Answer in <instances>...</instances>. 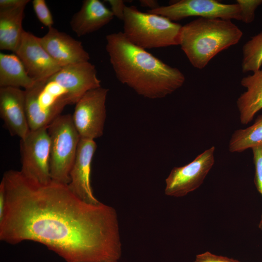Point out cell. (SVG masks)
I'll return each instance as SVG.
<instances>
[{"label": "cell", "mask_w": 262, "mask_h": 262, "mask_svg": "<svg viewBox=\"0 0 262 262\" xmlns=\"http://www.w3.org/2000/svg\"><path fill=\"white\" fill-rule=\"evenodd\" d=\"M5 204L0 218V240L10 245L40 243L66 262L119 261L122 254L116 210L92 204L67 184L51 180L33 184L19 171L2 177Z\"/></svg>", "instance_id": "obj_1"}, {"label": "cell", "mask_w": 262, "mask_h": 262, "mask_svg": "<svg viewBox=\"0 0 262 262\" xmlns=\"http://www.w3.org/2000/svg\"><path fill=\"white\" fill-rule=\"evenodd\" d=\"M106 49L118 80L145 98H160L181 87L184 74L131 43L122 32L106 36Z\"/></svg>", "instance_id": "obj_2"}, {"label": "cell", "mask_w": 262, "mask_h": 262, "mask_svg": "<svg viewBox=\"0 0 262 262\" xmlns=\"http://www.w3.org/2000/svg\"><path fill=\"white\" fill-rule=\"evenodd\" d=\"M242 35L231 20L198 17L182 26L179 45L191 65L201 69L220 52L237 44Z\"/></svg>", "instance_id": "obj_3"}, {"label": "cell", "mask_w": 262, "mask_h": 262, "mask_svg": "<svg viewBox=\"0 0 262 262\" xmlns=\"http://www.w3.org/2000/svg\"><path fill=\"white\" fill-rule=\"evenodd\" d=\"M123 33L134 45L143 49L179 45L182 25L168 18L126 6Z\"/></svg>", "instance_id": "obj_4"}, {"label": "cell", "mask_w": 262, "mask_h": 262, "mask_svg": "<svg viewBox=\"0 0 262 262\" xmlns=\"http://www.w3.org/2000/svg\"><path fill=\"white\" fill-rule=\"evenodd\" d=\"M51 180L68 184L81 140L70 114L60 115L47 127Z\"/></svg>", "instance_id": "obj_5"}, {"label": "cell", "mask_w": 262, "mask_h": 262, "mask_svg": "<svg viewBox=\"0 0 262 262\" xmlns=\"http://www.w3.org/2000/svg\"><path fill=\"white\" fill-rule=\"evenodd\" d=\"M22 176L35 184L44 185L52 180L50 173V139L47 127L30 130L20 139Z\"/></svg>", "instance_id": "obj_6"}, {"label": "cell", "mask_w": 262, "mask_h": 262, "mask_svg": "<svg viewBox=\"0 0 262 262\" xmlns=\"http://www.w3.org/2000/svg\"><path fill=\"white\" fill-rule=\"evenodd\" d=\"M108 91L101 86L91 89L75 104L72 119L81 139L94 140L103 135Z\"/></svg>", "instance_id": "obj_7"}, {"label": "cell", "mask_w": 262, "mask_h": 262, "mask_svg": "<svg viewBox=\"0 0 262 262\" xmlns=\"http://www.w3.org/2000/svg\"><path fill=\"white\" fill-rule=\"evenodd\" d=\"M171 21L189 16L241 20V10L237 3L225 4L216 0H180L166 6L148 10Z\"/></svg>", "instance_id": "obj_8"}, {"label": "cell", "mask_w": 262, "mask_h": 262, "mask_svg": "<svg viewBox=\"0 0 262 262\" xmlns=\"http://www.w3.org/2000/svg\"><path fill=\"white\" fill-rule=\"evenodd\" d=\"M214 151L213 146L187 164L174 167L165 180V194L181 197L198 188L214 164Z\"/></svg>", "instance_id": "obj_9"}, {"label": "cell", "mask_w": 262, "mask_h": 262, "mask_svg": "<svg viewBox=\"0 0 262 262\" xmlns=\"http://www.w3.org/2000/svg\"><path fill=\"white\" fill-rule=\"evenodd\" d=\"M26 113L30 130L47 127L67 105L45 81L35 82L25 90Z\"/></svg>", "instance_id": "obj_10"}, {"label": "cell", "mask_w": 262, "mask_h": 262, "mask_svg": "<svg viewBox=\"0 0 262 262\" xmlns=\"http://www.w3.org/2000/svg\"><path fill=\"white\" fill-rule=\"evenodd\" d=\"M15 54L35 82L47 80L62 68L46 51L39 37L25 30Z\"/></svg>", "instance_id": "obj_11"}, {"label": "cell", "mask_w": 262, "mask_h": 262, "mask_svg": "<svg viewBox=\"0 0 262 262\" xmlns=\"http://www.w3.org/2000/svg\"><path fill=\"white\" fill-rule=\"evenodd\" d=\"M49 78L63 89L71 104H76L87 91L101 86L96 67L89 61L62 67Z\"/></svg>", "instance_id": "obj_12"}, {"label": "cell", "mask_w": 262, "mask_h": 262, "mask_svg": "<svg viewBox=\"0 0 262 262\" xmlns=\"http://www.w3.org/2000/svg\"><path fill=\"white\" fill-rule=\"evenodd\" d=\"M96 148L95 140L81 139L67 184L74 194L92 204L100 202L94 195L90 180L92 162Z\"/></svg>", "instance_id": "obj_13"}, {"label": "cell", "mask_w": 262, "mask_h": 262, "mask_svg": "<svg viewBox=\"0 0 262 262\" xmlns=\"http://www.w3.org/2000/svg\"><path fill=\"white\" fill-rule=\"evenodd\" d=\"M0 116L11 135L24 138L30 131L26 93L19 88L0 87Z\"/></svg>", "instance_id": "obj_14"}, {"label": "cell", "mask_w": 262, "mask_h": 262, "mask_svg": "<svg viewBox=\"0 0 262 262\" xmlns=\"http://www.w3.org/2000/svg\"><path fill=\"white\" fill-rule=\"evenodd\" d=\"M39 39L46 51L62 67L90 59L81 42L53 27L49 28L47 33Z\"/></svg>", "instance_id": "obj_15"}, {"label": "cell", "mask_w": 262, "mask_h": 262, "mask_svg": "<svg viewBox=\"0 0 262 262\" xmlns=\"http://www.w3.org/2000/svg\"><path fill=\"white\" fill-rule=\"evenodd\" d=\"M114 16L111 9L99 0H84L80 10L72 16L70 25L78 36L99 30L108 24Z\"/></svg>", "instance_id": "obj_16"}, {"label": "cell", "mask_w": 262, "mask_h": 262, "mask_svg": "<svg viewBox=\"0 0 262 262\" xmlns=\"http://www.w3.org/2000/svg\"><path fill=\"white\" fill-rule=\"evenodd\" d=\"M241 85L246 88L237 100L241 124L246 125L262 109V68L243 78Z\"/></svg>", "instance_id": "obj_17"}, {"label": "cell", "mask_w": 262, "mask_h": 262, "mask_svg": "<svg viewBox=\"0 0 262 262\" xmlns=\"http://www.w3.org/2000/svg\"><path fill=\"white\" fill-rule=\"evenodd\" d=\"M26 6L0 9V49L15 52L24 30L22 20Z\"/></svg>", "instance_id": "obj_18"}, {"label": "cell", "mask_w": 262, "mask_h": 262, "mask_svg": "<svg viewBox=\"0 0 262 262\" xmlns=\"http://www.w3.org/2000/svg\"><path fill=\"white\" fill-rule=\"evenodd\" d=\"M35 82L16 54L0 53V87H23L26 90Z\"/></svg>", "instance_id": "obj_19"}, {"label": "cell", "mask_w": 262, "mask_h": 262, "mask_svg": "<svg viewBox=\"0 0 262 262\" xmlns=\"http://www.w3.org/2000/svg\"><path fill=\"white\" fill-rule=\"evenodd\" d=\"M262 144V115L259 116L254 124L244 129L236 130L229 144L231 152H240Z\"/></svg>", "instance_id": "obj_20"}, {"label": "cell", "mask_w": 262, "mask_h": 262, "mask_svg": "<svg viewBox=\"0 0 262 262\" xmlns=\"http://www.w3.org/2000/svg\"><path fill=\"white\" fill-rule=\"evenodd\" d=\"M242 70L255 72L262 66V32L251 37L243 46Z\"/></svg>", "instance_id": "obj_21"}, {"label": "cell", "mask_w": 262, "mask_h": 262, "mask_svg": "<svg viewBox=\"0 0 262 262\" xmlns=\"http://www.w3.org/2000/svg\"><path fill=\"white\" fill-rule=\"evenodd\" d=\"M251 149L255 168L254 182L258 191L262 196V144L255 146ZM259 228L262 230V215Z\"/></svg>", "instance_id": "obj_22"}, {"label": "cell", "mask_w": 262, "mask_h": 262, "mask_svg": "<svg viewBox=\"0 0 262 262\" xmlns=\"http://www.w3.org/2000/svg\"><path fill=\"white\" fill-rule=\"evenodd\" d=\"M236 2L241 10V21L246 23L252 22L256 10L262 4V0H237Z\"/></svg>", "instance_id": "obj_23"}, {"label": "cell", "mask_w": 262, "mask_h": 262, "mask_svg": "<svg viewBox=\"0 0 262 262\" xmlns=\"http://www.w3.org/2000/svg\"><path fill=\"white\" fill-rule=\"evenodd\" d=\"M32 2L34 13L39 21L48 28L53 27V17L46 1L33 0Z\"/></svg>", "instance_id": "obj_24"}, {"label": "cell", "mask_w": 262, "mask_h": 262, "mask_svg": "<svg viewBox=\"0 0 262 262\" xmlns=\"http://www.w3.org/2000/svg\"><path fill=\"white\" fill-rule=\"evenodd\" d=\"M194 262H240L238 260L227 257L218 256L210 252L198 254L196 256Z\"/></svg>", "instance_id": "obj_25"}, {"label": "cell", "mask_w": 262, "mask_h": 262, "mask_svg": "<svg viewBox=\"0 0 262 262\" xmlns=\"http://www.w3.org/2000/svg\"><path fill=\"white\" fill-rule=\"evenodd\" d=\"M111 6V11L114 16L118 19L123 20L124 16L126 5L125 1L122 0H107Z\"/></svg>", "instance_id": "obj_26"}, {"label": "cell", "mask_w": 262, "mask_h": 262, "mask_svg": "<svg viewBox=\"0 0 262 262\" xmlns=\"http://www.w3.org/2000/svg\"><path fill=\"white\" fill-rule=\"evenodd\" d=\"M29 0H0V9H12L26 6Z\"/></svg>", "instance_id": "obj_27"}, {"label": "cell", "mask_w": 262, "mask_h": 262, "mask_svg": "<svg viewBox=\"0 0 262 262\" xmlns=\"http://www.w3.org/2000/svg\"><path fill=\"white\" fill-rule=\"evenodd\" d=\"M5 204V193L3 182L0 183V218L2 216Z\"/></svg>", "instance_id": "obj_28"}, {"label": "cell", "mask_w": 262, "mask_h": 262, "mask_svg": "<svg viewBox=\"0 0 262 262\" xmlns=\"http://www.w3.org/2000/svg\"><path fill=\"white\" fill-rule=\"evenodd\" d=\"M139 2L141 6L148 7L150 10L155 9L160 6L157 0H140Z\"/></svg>", "instance_id": "obj_29"}, {"label": "cell", "mask_w": 262, "mask_h": 262, "mask_svg": "<svg viewBox=\"0 0 262 262\" xmlns=\"http://www.w3.org/2000/svg\"><path fill=\"white\" fill-rule=\"evenodd\" d=\"M119 262L118 261H110V262Z\"/></svg>", "instance_id": "obj_30"}]
</instances>
